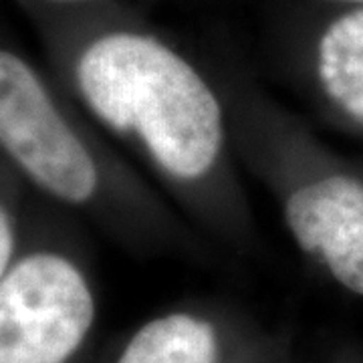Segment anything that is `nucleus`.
<instances>
[{"label": "nucleus", "mask_w": 363, "mask_h": 363, "mask_svg": "<svg viewBox=\"0 0 363 363\" xmlns=\"http://www.w3.org/2000/svg\"><path fill=\"white\" fill-rule=\"evenodd\" d=\"M0 150L45 192L85 204L99 188L87 145L21 55L0 47Z\"/></svg>", "instance_id": "3"}, {"label": "nucleus", "mask_w": 363, "mask_h": 363, "mask_svg": "<svg viewBox=\"0 0 363 363\" xmlns=\"http://www.w3.org/2000/svg\"><path fill=\"white\" fill-rule=\"evenodd\" d=\"M95 317L93 289L73 260L26 255L0 281V363H69Z\"/></svg>", "instance_id": "2"}, {"label": "nucleus", "mask_w": 363, "mask_h": 363, "mask_svg": "<svg viewBox=\"0 0 363 363\" xmlns=\"http://www.w3.org/2000/svg\"><path fill=\"white\" fill-rule=\"evenodd\" d=\"M73 75L91 113L142 143L178 182L206 178L224 147V117L214 89L188 59L156 37L109 30L75 57Z\"/></svg>", "instance_id": "1"}, {"label": "nucleus", "mask_w": 363, "mask_h": 363, "mask_svg": "<svg viewBox=\"0 0 363 363\" xmlns=\"http://www.w3.org/2000/svg\"><path fill=\"white\" fill-rule=\"evenodd\" d=\"M113 363H226V339L208 315L164 313L138 327Z\"/></svg>", "instance_id": "5"}, {"label": "nucleus", "mask_w": 363, "mask_h": 363, "mask_svg": "<svg viewBox=\"0 0 363 363\" xmlns=\"http://www.w3.org/2000/svg\"><path fill=\"white\" fill-rule=\"evenodd\" d=\"M49 2H61V4H69V2H87V0H49Z\"/></svg>", "instance_id": "8"}, {"label": "nucleus", "mask_w": 363, "mask_h": 363, "mask_svg": "<svg viewBox=\"0 0 363 363\" xmlns=\"http://www.w3.org/2000/svg\"><path fill=\"white\" fill-rule=\"evenodd\" d=\"M317 77L327 97L363 123V9L325 28L317 43Z\"/></svg>", "instance_id": "6"}, {"label": "nucleus", "mask_w": 363, "mask_h": 363, "mask_svg": "<svg viewBox=\"0 0 363 363\" xmlns=\"http://www.w3.org/2000/svg\"><path fill=\"white\" fill-rule=\"evenodd\" d=\"M285 222L303 252L363 297V182L331 174L298 186L286 198Z\"/></svg>", "instance_id": "4"}, {"label": "nucleus", "mask_w": 363, "mask_h": 363, "mask_svg": "<svg viewBox=\"0 0 363 363\" xmlns=\"http://www.w3.org/2000/svg\"><path fill=\"white\" fill-rule=\"evenodd\" d=\"M14 247H16V238H14L13 220L6 208L0 204V281L14 264Z\"/></svg>", "instance_id": "7"}, {"label": "nucleus", "mask_w": 363, "mask_h": 363, "mask_svg": "<svg viewBox=\"0 0 363 363\" xmlns=\"http://www.w3.org/2000/svg\"><path fill=\"white\" fill-rule=\"evenodd\" d=\"M339 2H355V4H363V0H339Z\"/></svg>", "instance_id": "9"}]
</instances>
